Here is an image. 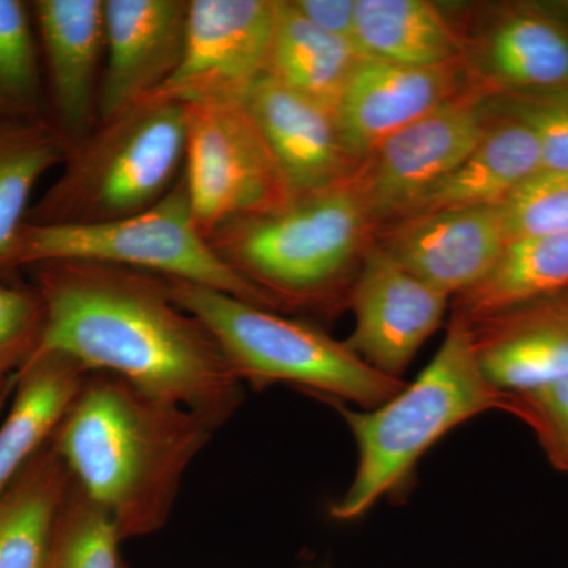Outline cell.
<instances>
[{"mask_svg":"<svg viewBox=\"0 0 568 568\" xmlns=\"http://www.w3.org/2000/svg\"><path fill=\"white\" fill-rule=\"evenodd\" d=\"M28 271L44 306L33 355L63 354L88 373L122 377L216 429L234 416L244 384L203 321L171 297L163 276L85 261Z\"/></svg>","mask_w":568,"mask_h":568,"instance_id":"obj_1","label":"cell"},{"mask_svg":"<svg viewBox=\"0 0 568 568\" xmlns=\"http://www.w3.org/2000/svg\"><path fill=\"white\" fill-rule=\"evenodd\" d=\"M205 418L111 373H89L50 443L125 538L166 525L183 476L211 443Z\"/></svg>","mask_w":568,"mask_h":568,"instance_id":"obj_2","label":"cell"},{"mask_svg":"<svg viewBox=\"0 0 568 568\" xmlns=\"http://www.w3.org/2000/svg\"><path fill=\"white\" fill-rule=\"evenodd\" d=\"M375 226L349 181L294 194L272 211L239 216L209 234L213 252L280 313H331L346 302Z\"/></svg>","mask_w":568,"mask_h":568,"instance_id":"obj_3","label":"cell"},{"mask_svg":"<svg viewBox=\"0 0 568 568\" xmlns=\"http://www.w3.org/2000/svg\"><path fill=\"white\" fill-rule=\"evenodd\" d=\"M358 447V467L331 517L351 521L381 497L402 491L418 459L463 422L491 409L506 410L507 395L488 383L478 365L470 325L452 313L446 338L413 384L369 410L331 399Z\"/></svg>","mask_w":568,"mask_h":568,"instance_id":"obj_4","label":"cell"},{"mask_svg":"<svg viewBox=\"0 0 568 568\" xmlns=\"http://www.w3.org/2000/svg\"><path fill=\"white\" fill-rule=\"evenodd\" d=\"M185 151V104L151 97L71 145L26 223L91 226L148 211L178 183Z\"/></svg>","mask_w":568,"mask_h":568,"instance_id":"obj_5","label":"cell"},{"mask_svg":"<svg viewBox=\"0 0 568 568\" xmlns=\"http://www.w3.org/2000/svg\"><path fill=\"white\" fill-rule=\"evenodd\" d=\"M164 280L171 297L215 336L242 384H291L364 410L376 409L406 387L405 381L377 372L316 325L197 284Z\"/></svg>","mask_w":568,"mask_h":568,"instance_id":"obj_6","label":"cell"},{"mask_svg":"<svg viewBox=\"0 0 568 568\" xmlns=\"http://www.w3.org/2000/svg\"><path fill=\"white\" fill-rule=\"evenodd\" d=\"M52 261L121 265L220 291L280 313L267 295L213 252L194 220L183 173L162 201L129 219L91 226L26 223L18 245L20 271Z\"/></svg>","mask_w":568,"mask_h":568,"instance_id":"obj_7","label":"cell"},{"mask_svg":"<svg viewBox=\"0 0 568 568\" xmlns=\"http://www.w3.org/2000/svg\"><path fill=\"white\" fill-rule=\"evenodd\" d=\"M183 178L205 237L220 224L294 196L242 104L186 106Z\"/></svg>","mask_w":568,"mask_h":568,"instance_id":"obj_8","label":"cell"},{"mask_svg":"<svg viewBox=\"0 0 568 568\" xmlns=\"http://www.w3.org/2000/svg\"><path fill=\"white\" fill-rule=\"evenodd\" d=\"M489 119L488 97L469 89L366 155L349 183L375 231L402 219L452 173L481 140Z\"/></svg>","mask_w":568,"mask_h":568,"instance_id":"obj_9","label":"cell"},{"mask_svg":"<svg viewBox=\"0 0 568 568\" xmlns=\"http://www.w3.org/2000/svg\"><path fill=\"white\" fill-rule=\"evenodd\" d=\"M276 0H190L181 65L153 99L242 104L267 74Z\"/></svg>","mask_w":568,"mask_h":568,"instance_id":"obj_10","label":"cell"},{"mask_svg":"<svg viewBox=\"0 0 568 568\" xmlns=\"http://www.w3.org/2000/svg\"><path fill=\"white\" fill-rule=\"evenodd\" d=\"M448 302V295L409 274L372 241L347 295L355 328L345 343L377 372L402 379L443 324Z\"/></svg>","mask_w":568,"mask_h":568,"instance_id":"obj_11","label":"cell"},{"mask_svg":"<svg viewBox=\"0 0 568 568\" xmlns=\"http://www.w3.org/2000/svg\"><path fill=\"white\" fill-rule=\"evenodd\" d=\"M462 29L474 91L499 97L568 85V22L548 2L493 7Z\"/></svg>","mask_w":568,"mask_h":568,"instance_id":"obj_12","label":"cell"},{"mask_svg":"<svg viewBox=\"0 0 568 568\" xmlns=\"http://www.w3.org/2000/svg\"><path fill=\"white\" fill-rule=\"evenodd\" d=\"M47 84L48 118L69 149L99 125L104 0L31 2Z\"/></svg>","mask_w":568,"mask_h":568,"instance_id":"obj_13","label":"cell"},{"mask_svg":"<svg viewBox=\"0 0 568 568\" xmlns=\"http://www.w3.org/2000/svg\"><path fill=\"white\" fill-rule=\"evenodd\" d=\"M190 0H104L99 121L155 95L181 65Z\"/></svg>","mask_w":568,"mask_h":568,"instance_id":"obj_14","label":"cell"},{"mask_svg":"<svg viewBox=\"0 0 568 568\" xmlns=\"http://www.w3.org/2000/svg\"><path fill=\"white\" fill-rule=\"evenodd\" d=\"M469 89L463 61L406 67L362 58L336 108V129L358 164L392 134Z\"/></svg>","mask_w":568,"mask_h":568,"instance_id":"obj_15","label":"cell"},{"mask_svg":"<svg viewBox=\"0 0 568 568\" xmlns=\"http://www.w3.org/2000/svg\"><path fill=\"white\" fill-rule=\"evenodd\" d=\"M373 241L448 297L481 282L508 244L499 205L399 220L377 227Z\"/></svg>","mask_w":568,"mask_h":568,"instance_id":"obj_16","label":"cell"},{"mask_svg":"<svg viewBox=\"0 0 568 568\" xmlns=\"http://www.w3.org/2000/svg\"><path fill=\"white\" fill-rule=\"evenodd\" d=\"M242 106L293 194L320 192L353 178L357 163L343 145L335 115L321 104L264 77Z\"/></svg>","mask_w":568,"mask_h":568,"instance_id":"obj_17","label":"cell"},{"mask_svg":"<svg viewBox=\"0 0 568 568\" xmlns=\"http://www.w3.org/2000/svg\"><path fill=\"white\" fill-rule=\"evenodd\" d=\"M478 365L503 394L568 379V295L538 298L469 323Z\"/></svg>","mask_w":568,"mask_h":568,"instance_id":"obj_18","label":"cell"},{"mask_svg":"<svg viewBox=\"0 0 568 568\" xmlns=\"http://www.w3.org/2000/svg\"><path fill=\"white\" fill-rule=\"evenodd\" d=\"M489 112L487 130L473 152L426 190L396 222L462 209L497 207L544 170L540 145L528 126L499 112Z\"/></svg>","mask_w":568,"mask_h":568,"instance_id":"obj_19","label":"cell"},{"mask_svg":"<svg viewBox=\"0 0 568 568\" xmlns=\"http://www.w3.org/2000/svg\"><path fill=\"white\" fill-rule=\"evenodd\" d=\"M89 373L58 353L33 355L11 381L9 414L0 425V497L50 443Z\"/></svg>","mask_w":568,"mask_h":568,"instance_id":"obj_20","label":"cell"},{"mask_svg":"<svg viewBox=\"0 0 568 568\" xmlns=\"http://www.w3.org/2000/svg\"><path fill=\"white\" fill-rule=\"evenodd\" d=\"M355 47L362 58L406 67L465 58L462 24L428 0H355Z\"/></svg>","mask_w":568,"mask_h":568,"instance_id":"obj_21","label":"cell"},{"mask_svg":"<svg viewBox=\"0 0 568 568\" xmlns=\"http://www.w3.org/2000/svg\"><path fill=\"white\" fill-rule=\"evenodd\" d=\"M362 55L349 41L306 20L291 0H276V21L265 77L335 115Z\"/></svg>","mask_w":568,"mask_h":568,"instance_id":"obj_22","label":"cell"},{"mask_svg":"<svg viewBox=\"0 0 568 568\" xmlns=\"http://www.w3.org/2000/svg\"><path fill=\"white\" fill-rule=\"evenodd\" d=\"M69 145L50 119L0 122V280L14 282L18 245L37 183L61 166Z\"/></svg>","mask_w":568,"mask_h":568,"instance_id":"obj_23","label":"cell"},{"mask_svg":"<svg viewBox=\"0 0 568 568\" xmlns=\"http://www.w3.org/2000/svg\"><path fill=\"white\" fill-rule=\"evenodd\" d=\"M568 291V231L508 242L491 272L457 295L454 315L467 323Z\"/></svg>","mask_w":568,"mask_h":568,"instance_id":"obj_24","label":"cell"},{"mask_svg":"<svg viewBox=\"0 0 568 568\" xmlns=\"http://www.w3.org/2000/svg\"><path fill=\"white\" fill-rule=\"evenodd\" d=\"M71 474L51 443L0 497V568H40Z\"/></svg>","mask_w":568,"mask_h":568,"instance_id":"obj_25","label":"cell"},{"mask_svg":"<svg viewBox=\"0 0 568 568\" xmlns=\"http://www.w3.org/2000/svg\"><path fill=\"white\" fill-rule=\"evenodd\" d=\"M48 118L31 2L0 0V122Z\"/></svg>","mask_w":568,"mask_h":568,"instance_id":"obj_26","label":"cell"},{"mask_svg":"<svg viewBox=\"0 0 568 568\" xmlns=\"http://www.w3.org/2000/svg\"><path fill=\"white\" fill-rule=\"evenodd\" d=\"M122 537L106 508L92 499L71 477L52 519L40 568H123Z\"/></svg>","mask_w":568,"mask_h":568,"instance_id":"obj_27","label":"cell"},{"mask_svg":"<svg viewBox=\"0 0 568 568\" xmlns=\"http://www.w3.org/2000/svg\"><path fill=\"white\" fill-rule=\"evenodd\" d=\"M499 209L508 242L568 231V171L541 170Z\"/></svg>","mask_w":568,"mask_h":568,"instance_id":"obj_28","label":"cell"},{"mask_svg":"<svg viewBox=\"0 0 568 568\" xmlns=\"http://www.w3.org/2000/svg\"><path fill=\"white\" fill-rule=\"evenodd\" d=\"M44 327V306L33 286L0 280V403L31 361Z\"/></svg>","mask_w":568,"mask_h":568,"instance_id":"obj_29","label":"cell"},{"mask_svg":"<svg viewBox=\"0 0 568 568\" xmlns=\"http://www.w3.org/2000/svg\"><path fill=\"white\" fill-rule=\"evenodd\" d=\"M488 106L528 126L540 145L544 170L568 171V85L488 97Z\"/></svg>","mask_w":568,"mask_h":568,"instance_id":"obj_30","label":"cell"},{"mask_svg":"<svg viewBox=\"0 0 568 568\" xmlns=\"http://www.w3.org/2000/svg\"><path fill=\"white\" fill-rule=\"evenodd\" d=\"M507 413L528 424L552 466L568 474V379L528 394H506Z\"/></svg>","mask_w":568,"mask_h":568,"instance_id":"obj_31","label":"cell"},{"mask_svg":"<svg viewBox=\"0 0 568 568\" xmlns=\"http://www.w3.org/2000/svg\"><path fill=\"white\" fill-rule=\"evenodd\" d=\"M291 2L317 28L349 41L355 47V0H291Z\"/></svg>","mask_w":568,"mask_h":568,"instance_id":"obj_32","label":"cell"},{"mask_svg":"<svg viewBox=\"0 0 568 568\" xmlns=\"http://www.w3.org/2000/svg\"><path fill=\"white\" fill-rule=\"evenodd\" d=\"M548 6L551 7L564 21L568 22V2H548Z\"/></svg>","mask_w":568,"mask_h":568,"instance_id":"obj_33","label":"cell"},{"mask_svg":"<svg viewBox=\"0 0 568 568\" xmlns=\"http://www.w3.org/2000/svg\"><path fill=\"white\" fill-rule=\"evenodd\" d=\"M562 294H566V295H568V291H566V293H562Z\"/></svg>","mask_w":568,"mask_h":568,"instance_id":"obj_34","label":"cell"}]
</instances>
